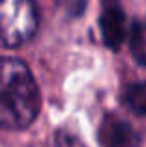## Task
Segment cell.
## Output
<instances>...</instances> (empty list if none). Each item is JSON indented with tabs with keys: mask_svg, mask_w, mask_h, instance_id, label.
I'll list each match as a JSON object with an SVG mask.
<instances>
[{
	"mask_svg": "<svg viewBox=\"0 0 146 147\" xmlns=\"http://www.w3.org/2000/svg\"><path fill=\"white\" fill-rule=\"evenodd\" d=\"M98 140L101 147H141L143 138L131 123L118 115H105L98 129Z\"/></svg>",
	"mask_w": 146,
	"mask_h": 147,
	"instance_id": "4",
	"label": "cell"
},
{
	"mask_svg": "<svg viewBox=\"0 0 146 147\" xmlns=\"http://www.w3.org/2000/svg\"><path fill=\"white\" fill-rule=\"evenodd\" d=\"M122 100L135 115L146 117V82L129 84L122 95Z\"/></svg>",
	"mask_w": 146,
	"mask_h": 147,
	"instance_id": "6",
	"label": "cell"
},
{
	"mask_svg": "<svg viewBox=\"0 0 146 147\" xmlns=\"http://www.w3.org/2000/svg\"><path fill=\"white\" fill-rule=\"evenodd\" d=\"M40 106V90L26 63L0 58V129H26L38 117Z\"/></svg>",
	"mask_w": 146,
	"mask_h": 147,
	"instance_id": "1",
	"label": "cell"
},
{
	"mask_svg": "<svg viewBox=\"0 0 146 147\" xmlns=\"http://www.w3.org/2000/svg\"><path fill=\"white\" fill-rule=\"evenodd\" d=\"M38 22L34 0H0V47L25 45L34 37Z\"/></svg>",
	"mask_w": 146,
	"mask_h": 147,
	"instance_id": "2",
	"label": "cell"
},
{
	"mask_svg": "<svg viewBox=\"0 0 146 147\" xmlns=\"http://www.w3.org/2000/svg\"><path fill=\"white\" fill-rule=\"evenodd\" d=\"M128 43L133 60L139 65L146 67V22L144 21L131 22V28L128 30Z\"/></svg>",
	"mask_w": 146,
	"mask_h": 147,
	"instance_id": "5",
	"label": "cell"
},
{
	"mask_svg": "<svg viewBox=\"0 0 146 147\" xmlns=\"http://www.w3.org/2000/svg\"><path fill=\"white\" fill-rule=\"evenodd\" d=\"M99 28H101L103 43L109 49L118 50L128 36V21L120 6V0H101L99 13Z\"/></svg>",
	"mask_w": 146,
	"mask_h": 147,
	"instance_id": "3",
	"label": "cell"
},
{
	"mask_svg": "<svg viewBox=\"0 0 146 147\" xmlns=\"http://www.w3.org/2000/svg\"><path fill=\"white\" fill-rule=\"evenodd\" d=\"M45 147H84V145L79 142L77 136L66 132V130H58L51 136V140L47 142Z\"/></svg>",
	"mask_w": 146,
	"mask_h": 147,
	"instance_id": "7",
	"label": "cell"
}]
</instances>
